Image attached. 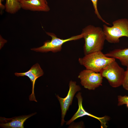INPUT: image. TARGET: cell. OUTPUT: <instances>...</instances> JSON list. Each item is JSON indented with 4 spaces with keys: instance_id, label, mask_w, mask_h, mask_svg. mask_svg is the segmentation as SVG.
I'll return each instance as SVG.
<instances>
[{
    "instance_id": "obj_1",
    "label": "cell",
    "mask_w": 128,
    "mask_h": 128,
    "mask_svg": "<svg viewBox=\"0 0 128 128\" xmlns=\"http://www.w3.org/2000/svg\"><path fill=\"white\" fill-rule=\"evenodd\" d=\"M81 33L85 41L83 46L85 55L103 50L106 40L103 29L89 25L82 29Z\"/></svg>"
},
{
    "instance_id": "obj_2",
    "label": "cell",
    "mask_w": 128,
    "mask_h": 128,
    "mask_svg": "<svg viewBox=\"0 0 128 128\" xmlns=\"http://www.w3.org/2000/svg\"><path fill=\"white\" fill-rule=\"evenodd\" d=\"M115 59L106 56L101 51L94 52L79 58V64L86 69L100 73L101 70Z\"/></svg>"
},
{
    "instance_id": "obj_3",
    "label": "cell",
    "mask_w": 128,
    "mask_h": 128,
    "mask_svg": "<svg viewBox=\"0 0 128 128\" xmlns=\"http://www.w3.org/2000/svg\"><path fill=\"white\" fill-rule=\"evenodd\" d=\"M113 25L109 27L103 25V30L106 40L110 43L119 42V38L123 37H128V19L122 18L114 21Z\"/></svg>"
},
{
    "instance_id": "obj_4",
    "label": "cell",
    "mask_w": 128,
    "mask_h": 128,
    "mask_svg": "<svg viewBox=\"0 0 128 128\" xmlns=\"http://www.w3.org/2000/svg\"><path fill=\"white\" fill-rule=\"evenodd\" d=\"M100 73L103 77L107 80L112 87H117L122 85L125 71L119 65L115 59L102 69Z\"/></svg>"
},
{
    "instance_id": "obj_5",
    "label": "cell",
    "mask_w": 128,
    "mask_h": 128,
    "mask_svg": "<svg viewBox=\"0 0 128 128\" xmlns=\"http://www.w3.org/2000/svg\"><path fill=\"white\" fill-rule=\"evenodd\" d=\"M46 34L51 38L50 41L47 40L44 42L42 46L37 48L31 49L32 50L43 53L51 51L56 53L60 51L63 45L65 42L72 41L79 39L83 38L82 34L74 36L68 38L64 39L58 37L54 33L46 32Z\"/></svg>"
},
{
    "instance_id": "obj_6",
    "label": "cell",
    "mask_w": 128,
    "mask_h": 128,
    "mask_svg": "<svg viewBox=\"0 0 128 128\" xmlns=\"http://www.w3.org/2000/svg\"><path fill=\"white\" fill-rule=\"evenodd\" d=\"M78 78L84 88L89 90H94L102 85L103 77L100 73L86 69L80 72Z\"/></svg>"
},
{
    "instance_id": "obj_7",
    "label": "cell",
    "mask_w": 128,
    "mask_h": 128,
    "mask_svg": "<svg viewBox=\"0 0 128 128\" xmlns=\"http://www.w3.org/2000/svg\"><path fill=\"white\" fill-rule=\"evenodd\" d=\"M69 90L66 96L64 98L60 97L58 95L56 96L60 104L61 112V125L62 126L65 122L64 118L70 106L72 104L74 96L76 93L81 90L80 86L76 84V82L70 81L69 82Z\"/></svg>"
},
{
    "instance_id": "obj_8",
    "label": "cell",
    "mask_w": 128,
    "mask_h": 128,
    "mask_svg": "<svg viewBox=\"0 0 128 128\" xmlns=\"http://www.w3.org/2000/svg\"><path fill=\"white\" fill-rule=\"evenodd\" d=\"M44 72L40 65L37 63L32 66L28 71L24 73H15V75L17 76H27L30 79L32 83V89L31 94L29 96L30 101H34L37 102L34 93V87L35 81L38 78L43 75Z\"/></svg>"
},
{
    "instance_id": "obj_9",
    "label": "cell",
    "mask_w": 128,
    "mask_h": 128,
    "mask_svg": "<svg viewBox=\"0 0 128 128\" xmlns=\"http://www.w3.org/2000/svg\"><path fill=\"white\" fill-rule=\"evenodd\" d=\"M76 96L78 101V109L77 112L72 118L66 122V125L70 124L74 120L79 118L87 115L97 119L100 122L101 124L104 126V125L105 127L106 126V124L109 118L108 117L105 116L102 117H98L88 112L84 109L82 106L83 98L82 96L81 93L80 92H78L76 95Z\"/></svg>"
},
{
    "instance_id": "obj_10",
    "label": "cell",
    "mask_w": 128,
    "mask_h": 128,
    "mask_svg": "<svg viewBox=\"0 0 128 128\" xmlns=\"http://www.w3.org/2000/svg\"><path fill=\"white\" fill-rule=\"evenodd\" d=\"M36 113V112H35L27 115H23L10 118L0 117V127L3 128H24V123L25 121Z\"/></svg>"
},
{
    "instance_id": "obj_11",
    "label": "cell",
    "mask_w": 128,
    "mask_h": 128,
    "mask_svg": "<svg viewBox=\"0 0 128 128\" xmlns=\"http://www.w3.org/2000/svg\"><path fill=\"white\" fill-rule=\"evenodd\" d=\"M21 8L32 11L47 12L50 10L47 1L44 0H27L20 2Z\"/></svg>"
},
{
    "instance_id": "obj_12",
    "label": "cell",
    "mask_w": 128,
    "mask_h": 128,
    "mask_svg": "<svg viewBox=\"0 0 128 128\" xmlns=\"http://www.w3.org/2000/svg\"><path fill=\"white\" fill-rule=\"evenodd\" d=\"M105 55L107 57L119 59L122 65L128 69V48L115 49Z\"/></svg>"
},
{
    "instance_id": "obj_13",
    "label": "cell",
    "mask_w": 128,
    "mask_h": 128,
    "mask_svg": "<svg viewBox=\"0 0 128 128\" xmlns=\"http://www.w3.org/2000/svg\"><path fill=\"white\" fill-rule=\"evenodd\" d=\"M5 6V11L12 14L17 12L21 8L20 3L17 0H6Z\"/></svg>"
},
{
    "instance_id": "obj_14",
    "label": "cell",
    "mask_w": 128,
    "mask_h": 128,
    "mask_svg": "<svg viewBox=\"0 0 128 128\" xmlns=\"http://www.w3.org/2000/svg\"><path fill=\"white\" fill-rule=\"evenodd\" d=\"M92 2L93 6L94 9V12L95 14L97 15L98 18L101 21L103 22L106 24L110 25L108 23L106 22L101 17L97 9V4L98 0H91Z\"/></svg>"
},
{
    "instance_id": "obj_15",
    "label": "cell",
    "mask_w": 128,
    "mask_h": 128,
    "mask_svg": "<svg viewBox=\"0 0 128 128\" xmlns=\"http://www.w3.org/2000/svg\"><path fill=\"white\" fill-rule=\"evenodd\" d=\"M118 106H120L126 104L127 107L128 108V96L125 95L122 96L119 95L118 96Z\"/></svg>"
},
{
    "instance_id": "obj_16",
    "label": "cell",
    "mask_w": 128,
    "mask_h": 128,
    "mask_svg": "<svg viewBox=\"0 0 128 128\" xmlns=\"http://www.w3.org/2000/svg\"><path fill=\"white\" fill-rule=\"evenodd\" d=\"M0 47L1 48L3 46L4 44L7 42V41L3 39L0 35Z\"/></svg>"
},
{
    "instance_id": "obj_17",
    "label": "cell",
    "mask_w": 128,
    "mask_h": 128,
    "mask_svg": "<svg viewBox=\"0 0 128 128\" xmlns=\"http://www.w3.org/2000/svg\"><path fill=\"white\" fill-rule=\"evenodd\" d=\"M20 3L21 1H23V0H17Z\"/></svg>"
},
{
    "instance_id": "obj_18",
    "label": "cell",
    "mask_w": 128,
    "mask_h": 128,
    "mask_svg": "<svg viewBox=\"0 0 128 128\" xmlns=\"http://www.w3.org/2000/svg\"><path fill=\"white\" fill-rule=\"evenodd\" d=\"M2 0H0V4H2Z\"/></svg>"
},
{
    "instance_id": "obj_19",
    "label": "cell",
    "mask_w": 128,
    "mask_h": 128,
    "mask_svg": "<svg viewBox=\"0 0 128 128\" xmlns=\"http://www.w3.org/2000/svg\"><path fill=\"white\" fill-rule=\"evenodd\" d=\"M44 0L45 1H47V0Z\"/></svg>"
},
{
    "instance_id": "obj_20",
    "label": "cell",
    "mask_w": 128,
    "mask_h": 128,
    "mask_svg": "<svg viewBox=\"0 0 128 128\" xmlns=\"http://www.w3.org/2000/svg\"></svg>"
}]
</instances>
